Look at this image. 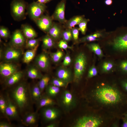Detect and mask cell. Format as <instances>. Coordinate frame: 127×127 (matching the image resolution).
I'll return each instance as SVG.
<instances>
[{
	"label": "cell",
	"instance_id": "cell-1",
	"mask_svg": "<svg viewBox=\"0 0 127 127\" xmlns=\"http://www.w3.org/2000/svg\"><path fill=\"white\" fill-rule=\"evenodd\" d=\"M10 94V97L16 105L20 112L25 113V111L31 107L33 103L30 86L26 82H22L16 85L11 90Z\"/></svg>",
	"mask_w": 127,
	"mask_h": 127
},
{
	"label": "cell",
	"instance_id": "cell-2",
	"mask_svg": "<svg viewBox=\"0 0 127 127\" xmlns=\"http://www.w3.org/2000/svg\"><path fill=\"white\" fill-rule=\"evenodd\" d=\"M96 99L105 105H114L127 102L125 96L117 89L112 86L105 85L99 87L94 93Z\"/></svg>",
	"mask_w": 127,
	"mask_h": 127
},
{
	"label": "cell",
	"instance_id": "cell-3",
	"mask_svg": "<svg viewBox=\"0 0 127 127\" xmlns=\"http://www.w3.org/2000/svg\"><path fill=\"white\" fill-rule=\"evenodd\" d=\"M28 3L24 0H13L10 4L11 15L13 19L20 21L26 18Z\"/></svg>",
	"mask_w": 127,
	"mask_h": 127
},
{
	"label": "cell",
	"instance_id": "cell-4",
	"mask_svg": "<svg viewBox=\"0 0 127 127\" xmlns=\"http://www.w3.org/2000/svg\"><path fill=\"white\" fill-rule=\"evenodd\" d=\"M87 63V58L83 52L79 53L75 57L74 65L73 79L76 83L80 80L85 71Z\"/></svg>",
	"mask_w": 127,
	"mask_h": 127
},
{
	"label": "cell",
	"instance_id": "cell-5",
	"mask_svg": "<svg viewBox=\"0 0 127 127\" xmlns=\"http://www.w3.org/2000/svg\"><path fill=\"white\" fill-rule=\"evenodd\" d=\"M58 102L61 107L66 112H69L76 106V99L74 94L67 90L63 91L61 94Z\"/></svg>",
	"mask_w": 127,
	"mask_h": 127
},
{
	"label": "cell",
	"instance_id": "cell-6",
	"mask_svg": "<svg viewBox=\"0 0 127 127\" xmlns=\"http://www.w3.org/2000/svg\"><path fill=\"white\" fill-rule=\"evenodd\" d=\"M47 8L45 4L34 1L28 4L27 13L30 18L34 21L43 14Z\"/></svg>",
	"mask_w": 127,
	"mask_h": 127
},
{
	"label": "cell",
	"instance_id": "cell-7",
	"mask_svg": "<svg viewBox=\"0 0 127 127\" xmlns=\"http://www.w3.org/2000/svg\"><path fill=\"white\" fill-rule=\"evenodd\" d=\"M99 118L92 116H85L80 117L75 121L74 127H97L102 123Z\"/></svg>",
	"mask_w": 127,
	"mask_h": 127
},
{
	"label": "cell",
	"instance_id": "cell-8",
	"mask_svg": "<svg viewBox=\"0 0 127 127\" xmlns=\"http://www.w3.org/2000/svg\"><path fill=\"white\" fill-rule=\"evenodd\" d=\"M40 109L42 117L47 122H54L61 115L60 111L54 106L44 107Z\"/></svg>",
	"mask_w": 127,
	"mask_h": 127
},
{
	"label": "cell",
	"instance_id": "cell-9",
	"mask_svg": "<svg viewBox=\"0 0 127 127\" xmlns=\"http://www.w3.org/2000/svg\"><path fill=\"white\" fill-rule=\"evenodd\" d=\"M7 106L6 110L7 119L8 120H19V112L17 107L10 97L8 94L6 96Z\"/></svg>",
	"mask_w": 127,
	"mask_h": 127
},
{
	"label": "cell",
	"instance_id": "cell-10",
	"mask_svg": "<svg viewBox=\"0 0 127 127\" xmlns=\"http://www.w3.org/2000/svg\"><path fill=\"white\" fill-rule=\"evenodd\" d=\"M113 45L114 48L122 55H127V32L116 38L114 40Z\"/></svg>",
	"mask_w": 127,
	"mask_h": 127
},
{
	"label": "cell",
	"instance_id": "cell-11",
	"mask_svg": "<svg viewBox=\"0 0 127 127\" xmlns=\"http://www.w3.org/2000/svg\"><path fill=\"white\" fill-rule=\"evenodd\" d=\"M22 52L19 48L11 46L7 48L3 53L2 58L6 62L16 61L21 57Z\"/></svg>",
	"mask_w": 127,
	"mask_h": 127
},
{
	"label": "cell",
	"instance_id": "cell-12",
	"mask_svg": "<svg viewBox=\"0 0 127 127\" xmlns=\"http://www.w3.org/2000/svg\"><path fill=\"white\" fill-rule=\"evenodd\" d=\"M53 20L52 16L43 14L34 21L40 30L47 33L52 25Z\"/></svg>",
	"mask_w": 127,
	"mask_h": 127
},
{
	"label": "cell",
	"instance_id": "cell-13",
	"mask_svg": "<svg viewBox=\"0 0 127 127\" xmlns=\"http://www.w3.org/2000/svg\"><path fill=\"white\" fill-rule=\"evenodd\" d=\"M66 0H61L57 4L52 16L53 20L65 24L67 20L65 17V11Z\"/></svg>",
	"mask_w": 127,
	"mask_h": 127
},
{
	"label": "cell",
	"instance_id": "cell-14",
	"mask_svg": "<svg viewBox=\"0 0 127 127\" xmlns=\"http://www.w3.org/2000/svg\"><path fill=\"white\" fill-rule=\"evenodd\" d=\"M26 38L21 30L16 29L13 32L11 36L10 45L19 48L26 44Z\"/></svg>",
	"mask_w": 127,
	"mask_h": 127
},
{
	"label": "cell",
	"instance_id": "cell-15",
	"mask_svg": "<svg viewBox=\"0 0 127 127\" xmlns=\"http://www.w3.org/2000/svg\"><path fill=\"white\" fill-rule=\"evenodd\" d=\"M18 71L16 65L10 62H6L0 64V75L6 79Z\"/></svg>",
	"mask_w": 127,
	"mask_h": 127
},
{
	"label": "cell",
	"instance_id": "cell-16",
	"mask_svg": "<svg viewBox=\"0 0 127 127\" xmlns=\"http://www.w3.org/2000/svg\"><path fill=\"white\" fill-rule=\"evenodd\" d=\"M35 62L37 67L42 71H47L49 67L50 58L46 52H43L39 54L36 57Z\"/></svg>",
	"mask_w": 127,
	"mask_h": 127
},
{
	"label": "cell",
	"instance_id": "cell-17",
	"mask_svg": "<svg viewBox=\"0 0 127 127\" xmlns=\"http://www.w3.org/2000/svg\"><path fill=\"white\" fill-rule=\"evenodd\" d=\"M24 115L21 120L24 124L29 126L37 125L39 117L38 111L27 112Z\"/></svg>",
	"mask_w": 127,
	"mask_h": 127
},
{
	"label": "cell",
	"instance_id": "cell-18",
	"mask_svg": "<svg viewBox=\"0 0 127 127\" xmlns=\"http://www.w3.org/2000/svg\"><path fill=\"white\" fill-rule=\"evenodd\" d=\"M56 75L57 78L68 84L73 79L71 71L65 67L63 66L59 68L56 72Z\"/></svg>",
	"mask_w": 127,
	"mask_h": 127
},
{
	"label": "cell",
	"instance_id": "cell-19",
	"mask_svg": "<svg viewBox=\"0 0 127 127\" xmlns=\"http://www.w3.org/2000/svg\"><path fill=\"white\" fill-rule=\"evenodd\" d=\"M37 111L41 108L46 107L54 106L56 104L53 99L46 94L42 95L39 100L36 103Z\"/></svg>",
	"mask_w": 127,
	"mask_h": 127
},
{
	"label": "cell",
	"instance_id": "cell-20",
	"mask_svg": "<svg viewBox=\"0 0 127 127\" xmlns=\"http://www.w3.org/2000/svg\"><path fill=\"white\" fill-rule=\"evenodd\" d=\"M63 32L61 28L60 25L53 23L47 34L55 41L59 40L62 36Z\"/></svg>",
	"mask_w": 127,
	"mask_h": 127
},
{
	"label": "cell",
	"instance_id": "cell-21",
	"mask_svg": "<svg viewBox=\"0 0 127 127\" xmlns=\"http://www.w3.org/2000/svg\"><path fill=\"white\" fill-rule=\"evenodd\" d=\"M24 75L23 72L18 71L6 79L5 83L8 87L14 85L17 83L21 79Z\"/></svg>",
	"mask_w": 127,
	"mask_h": 127
},
{
	"label": "cell",
	"instance_id": "cell-22",
	"mask_svg": "<svg viewBox=\"0 0 127 127\" xmlns=\"http://www.w3.org/2000/svg\"><path fill=\"white\" fill-rule=\"evenodd\" d=\"M21 30L26 38L28 39L35 38L37 36V33L36 31L29 25L22 24Z\"/></svg>",
	"mask_w": 127,
	"mask_h": 127
},
{
	"label": "cell",
	"instance_id": "cell-23",
	"mask_svg": "<svg viewBox=\"0 0 127 127\" xmlns=\"http://www.w3.org/2000/svg\"><path fill=\"white\" fill-rule=\"evenodd\" d=\"M30 92L33 103H36L41 97L42 93L37 83L30 86Z\"/></svg>",
	"mask_w": 127,
	"mask_h": 127
},
{
	"label": "cell",
	"instance_id": "cell-24",
	"mask_svg": "<svg viewBox=\"0 0 127 127\" xmlns=\"http://www.w3.org/2000/svg\"><path fill=\"white\" fill-rule=\"evenodd\" d=\"M39 45L33 48L29 49L24 53L23 58L24 63L28 64L32 60L35 56Z\"/></svg>",
	"mask_w": 127,
	"mask_h": 127
},
{
	"label": "cell",
	"instance_id": "cell-25",
	"mask_svg": "<svg viewBox=\"0 0 127 127\" xmlns=\"http://www.w3.org/2000/svg\"><path fill=\"white\" fill-rule=\"evenodd\" d=\"M45 94L53 99L56 96L60 91V87L49 84L45 89Z\"/></svg>",
	"mask_w": 127,
	"mask_h": 127
},
{
	"label": "cell",
	"instance_id": "cell-26",
	"mask_svg": "<svg viewBox=\"0 0 127 127\" xmlns=\"http://www.w3.org/2000/svg\"><path fill=\"white\" fill-rule=\"evenodd\" d=\"M41 40L42 47L44 50L52 48L55 45V40L47 34L42 37Z\"/></svg>",
	"mask_w": 127,
	"mask_h": 127
},
{
	"label": "cell",
	"instance_id": "cell-27",
	"mask_svg": "<svg viewBox=\"0 0 127 127\" xmlns=\"http://www.w3.org/2000/svg\"><path fill=\"white\" fill-rule=\"evenodd\" d=\"M84 18V16H75L67 20L64 24L65 27L67 28L71 29L75 25L78 24Z\"/></svg>",
	"mask_w": 127,
	"mask_h": 127
},
{
	"label": "cell",
	"instance_id": "cell-28",
	"mask_svg": "<svg viewBox=\"0 0 127 127\" xmlns=\"http://www.w3.org/2000/svg\"><path fill=\"white\" fill-rule=\"evenodd\" d=\"M28 76L32 79H40L43 76L40 71L36 67L32 66L30 67L27 72Z\"/></svg>",
	"mask_w": 127,
	"mask_h": 127
},
{
	"label": "cell",
	"instance_id": "cell-29",
	"mask_svg": "<svg viewBox=\"0 0 127 127\" xmlns=\"http://www.w3.org/2000/svg\"><path fill=\"white\" fill-rule=\"evenodd\" d=\"M102 36V34L101 33L96 32L80 39L78 40V42L81 43L94 41L99 39Z\"/></svg>",
	"mask_w": 127,
	"mask_h": 127
},
{
	"label": "cell",
	"instance_id": "cell-30",
	"mask_svg": "<svg viewBox=\"0 0 127 127\" xmlns=\"http://www.w3.org/2000/svg\"><path fill=\"white\" fill-rule=\"evenodd\" d=\"M50 80V77L47 75H43L40 79L37 84L42 93L49 84Z\"/></svg>",
	"mask_w": 127,
	"mask_h": 127
},
{
	"label": "cell",
	"instance_id": "cell-31",
	"mask_svg": "<svg viewBox=\"0 0 127 127\" xmlns=\"http://www.w3.org/2000/svg\"><path fill=\"white\" fill-rule=\"evenodd\" d=\"M90 50L94 52L99 57L103 56V52L99 46L95 43H91L87 44V46Z\"/></svg>",
	"mask_w": 127,
	"mask_h": 127
},
{
	"label": "cell",
	"instance_id": "cell-32",
	"mask_svg": "<svg viewBox=\"0 0 127 127\" xmlns=\"http://www.w3.org/2000/svg\"><path fill=\"white\" fill-rule=\"evenodd\" d=\"M50 58L52 61L55 63L60 62L64 57V52L61 50H58L54 52L50 53Z\"/></svg>",
	"mask_w": 127,
	"mask_h": 127
},
{
	"label": "cell",
	"instance_id": "cell-33",
	"mask_svg": "<svg viewBox=\"0 0 127 127\" xmlns=\"http://www.w3.org/2000/svg\"><path fill=\"white\" fill-rule=\"evenodd\" d=\"M7 106V101L6 98L3 95L0 96V111L1 114L7 118L6 115V110Z\"/></svg>",
	"mask_w": 127,
	"mask_h": 127
},
{
	"label": "cell",
	"instance_id": "cell-34",
	"mask_svg": "<svg viewBox=\"0 0 127 127\" xmlns=\"http://www.w3.org/2000/svg\"><path fill=\"white\" fill-rule=\"evenodd\" d=\"M49 83L50 84L60 87H66L68 84L57 78L52 79L50 80Z\"/></svg>",
	"mask_w": 127,
	"mask_h": 127
},
{
	"label": "cell",
	"instance_id": "cell-35",
	"mask_svg": "<svg viewBox=\"0 0 127 127\" xmlns=\"http://www.w3.org/2000/svg\"><path fill=\"white\" fill-rule=\"evenodd\" d=\"M40 38H33L28 39L25 44L26 47L29 49L33 48L39 45Z\"/></svg>",
	"mask_w": 127,
	"mask_h": 127
},
{
	"label": "cell",
	"instance_id": "cell-36",
	"mask_svg": "<svg viewBox=\"0 0 127 127\" xmlns=\"http://www.w3.org/2000/svg\"><path fill=\"white\" fill-rule=\"evenodd\" d=\"M62 37L63 40L67 41H69L73 38L71 29L67 28L65 31H63Z\"/></svg>",
	"mask_w": 127,
	"mask_h": 127
},
{
	"label": "cell",
	"instance_id": "cell-37",
	"mask_svg": "<svg viewBox=\"0 0 127 127\" xmlns=\"http://www.w3.org/2000/svg\"><path fill=\"white\" fill-rule=\"evenodd\" d=\"M0 36L1 37L4 39L8 38L10 36V32L8 28L5 26H0Z\"/></svg>",
	"mask_w": 127,
	"mask_h": 127
},
{
	"label": "cell",
	"instance_id": "cell-38",
	"mask_svg": "<svg viewBox=\"0 0 127 127\" xmlns=\"http://www.w3.org/2000/svg\"><path fill=\"white\" fill-rule=\"evenodd\" d=\"M119 68L120 72L123 74L127 75V59L120 61Z\"/></svg>",
	"mask_w": 127,
	"mask_h": 127
},
{
	"label": "cell",
	"instance_id": "cell-39",
	"mask_svg": "<svg viewBox=\"0 0 127 127\" xmlns=\"http://www.w3.org/2000/svg\"><path fill=\"white\" fill-rule=\"evenodd\" d=\"M114 67L112 63L109 61L105 62L103 64L102 67V71L105 72H108L111 71Z\"/></svg>",
	"mask_w": 127,
	"mask_h": 127
},
{
	"label": "cell",
	"instance_id": "cell-40",
	"mask_svg": "<svg viewBox=\"0 0 127 127\" xmlns=\"http://www.w3.org/2000/svg\"><path fill=\"white\" fill-rule=\"evenodd\" d=\"M89 20L88 19L84 18L78 24L79 29L83 34H85L86 33L87 30V24Z\"/></svg>",
	"mask_w": 127,
	"mask_h": 127
},
{
	"label": "cell",
	"instance_id": "cell-41",
	"mask_svg": "<svg viewBox=\"0 0 127 127\" xmlns=\"http://www.w3.org/2000/svg\"><path fill=\"white\" fill-rule=\"evenodd\" d=\"M98 73L97 69L96 67L93 65L89 69L87 75V77L91 78L96 76Z\"/></svg>",
	"mask_w": 127,
	"mask_h": 127
},
{
	"label": "cell",
	"instance_id": "cell-42",
	"mask_svg": "<svg viewBox=\"0 0 127 127\" xmlns=\"http://www.w3.org/2000/svg\"><path fill=\"white\" fill-rule=\"evenodd\" d=\"M58 47L62 49L66 50L67 49H72L71 47L69 46L67 42L63 40H60L58 43Z\"/></svg>",
	"mask_w": 127,
	"mask_h": 127
},
{
	"label": "cell",
	"instance_id": "cell-43",
	"mask_svg": "<svg viewBox=\"0 0 127 127\" xmlns=\"http://www.w3.org/2000/svg\"><path fill=\"white\" fill-rule=\"evenodd\" d=\"M62 63L63 67H66L70 65L71 62V59L69 54L67 53L64 57Z\"/></svg>",
	"mask_w": 127,
	"mask_h": 127
},
{
	"label": "cell",
	"instance_id": "cell-44",
	"mask_svg": "<svg viewBox=\"0 0 127 127\" xmlns=\"http://www.w3.org/2000/svg\"><path fill=\"white\" fill-rule=\"evenodd\" d=\"M79 28H73L71 29L73 39L76 41H78L79 32Z\"/></svg>",
	"mask_w": 127,
	"mask_h": 127
},
{
	"label": "cell",
	"instance_id": "cell-45",
	"mask_svg": "<svg viewBox=\"0 0 127 127\" xmlns=\"http://www.w3.org/2000/svg\"><path fill=\"white\" fill-rule=\"evenodd\" d=\"M120 84L122 88L127 92V78H124L122 80Z\"/></svg>",
	"mask_w": 127,
	"mask_h": 127
},
{
	"label": "cell",
	"instance_id": "cell-46",
	"mask_svg": "<svg viewBox=\"0 0 127 127\" xmlns=\"http://www.w3.org/2000/svg\"><path fill=\"white\" fill-rule=\"evenodd\" d=\"M14 126L10 123L4 121L0 123V127H13Z\"/></svg>",
	"mask_w": 127,
	"mask_h": 127
},
{
	"label": "cell",
	"instance_id": "cell-47",
	"mask_svg": "<svg viewBox=\"0 0 127 127\" xmlns=\"http://www.w3.org/2000/svg\"><path fill=\"white\" fill-rule=\"evenodd\" d=\"M52 122L46 126V127H56L57 126V124L55 122Z\"/></svg>",
	"mask_w": 127,
	"mask_h": 127
},
{
	"label": "cell",
	"instance_id": "cell-48",
	"mask_svg": "<svg viewBox=\"0 0 127 127\" xmlns=\"http://www.w3.org/2000/svg\"><path fill=\"white\" fill-rule=\"evenodd\" d=\"M122 127H127V117H125L123 118Z\"/></svg>",
	"mask_w": 127,
	"mask_h": 127
},
{
	"label": "cell",
	"instance_id": "cell-49",
	"mask_svg": "<svg viewBox=\"0 0 127 127\" xmlns=\"http://www.w3.org/2000/svg\"><path fill=\"white\" fill-rule=\"evenodd\" d=\"M105 3L107 5H110L112 3V0H105Z\"/></svg>",
	"mask_w": 127,
	"mask_h": 127
},
{
	"label": "cell",
	"instance_id": "cell-50",
	"mask_svg": "<svg viewBox=\"0 0 127 127\" xmlns=\"http://www.w3.org/2000/svg\"><path fill=\"white\" fill-rule=\"evenodd\" d=\"M36 2L38 3L44 4L47 3L46 0H37Z\"/></svg>",
	"mask_w": 127,
	"mask_h": 127
},
{
	"label": "cell",
	"instance_id": "cell-51",
	"mask_svg": "<svg viewBox=\"0 0 127 127\" xmlns=\"http://www.w3.org/2000/svg\"><path fill=\"white\" fill-rule=\"evenodd\" d=\"M52 0H46L47 3H48Z\"/></svg>",
	"mask_w": 127,
	"mask_h": 127
},
{
	"label": "cell",
	"instance_id": "cell-52",
	"mask_svg": "<svg viewBox=\"0 0 127 127\" xmlns=\"http://www.w3.org/2000/svg\"><path fill=\"white\" fill-rule=\"evenodd\" d=\"M124 117H127V113L124 115Z\"/></svg>",
	"mask_w": 127,
	"mask_h": 127
}]
</instances>
